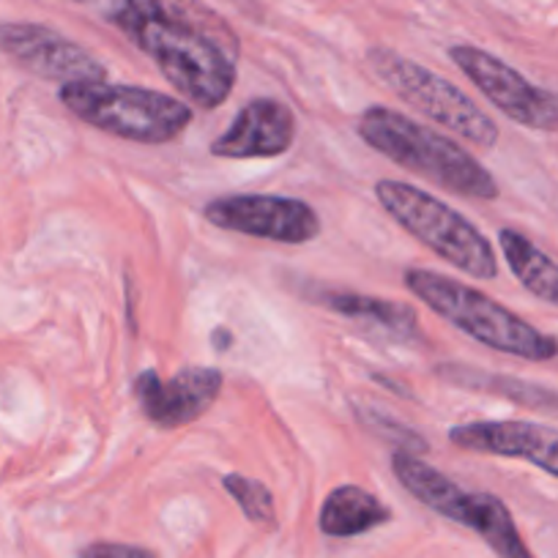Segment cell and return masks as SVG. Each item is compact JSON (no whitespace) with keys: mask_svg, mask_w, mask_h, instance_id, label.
Instances as JSON below:
<instances>
[{"mask_svg":"<svg viewBox=\"0 0 558 558\" xmlns=\"http://www.w3.org/2000/svg\"><path fill=\"white\" fill-rule=\"evenodd\" d=\"M107 20L192 105L214 110L233 94L239 36L197 0H112Z\"/></svg>","mask_w":558,"mask_h":558,"instance_id":"cell-1","label":"cell"},{"mask_svg":"<svg viewBox=\"0 0 558 558\" xmlns=\"http://www.w3.org/2000/svg\"><path fill=\"white\" fill-rule=\"evenodd\" d=\"M359 137L389 162L433 181L449 192L476 201H496L498 181L471 157L458 140L438 129L413 121L389 107H367L356 123Z\"/></svg>","mask_w":558,"mask_h":558,"instance_id":"cell-2","label":"cell"},{"mask_svg":"<svg viewBox=\"0 0 558 558\" xmlns=\"http://www.w3.org/2000/svg\"><path fill=\"white\" fill-rule=\"evenodd\" d=\"M402 279L418 302H425L433 313L493 351L509 353L525 362H550L558 356L556 337L539 331L512 310L493 302L487 293L465 282L427 271V268H408Z\"/></svg>","mask_w":558,"mask_h":558,"instance_id":"cell-3","label":"cell"},{"mask_svg":"<svg viewBox=\"0 0 558 558\" xmlns=\"http://www.w3.org/2000/svg\"><path fill=\"white\" fill-rule=\"evenodd\" d=\"M69 112L112 137L162 146L192 123V107L175 96L140 85L66 83L58 90Z\"/></svg>","mask_w":558,"mask_h":558,"instance_id":"cell-4","label":"cell"},{"mask_svg":"<svg viewBox=\"0 0 558 558\" xmlns=\"http://www.w3.org/2000/svg\"><path fill=\"white\" fill-rule=\"evenodd\" d=\"M375 197L400 228L430 246L441 260L452 263L474 279L498 277V257L490 241L474 222L430 192H422L405 181L384 179L375 184Z\"/></svg>","mask_w":558,"mask_h":558,"instance_id":"cell-5","label":"cell"},{"mask_svg":"<svg viewBox=\"0 0 558 558\" xmlns=\"http://www.w3.org/2000/svg\"><path fill=\"white\" fill-rule=\"evenodd\" d=\"M391 471L416 501L430 507L433 512L444 514L447 520L476 531L498 558H534V553L529 550L518 525H514L512 512L498 496L463 490L458 482L444 476L425 460H418L416 454L402 452V449H395V454H391Z\"/></svg>","mask_w":558,"mask_h":558,"instance_id":"cell-6","label":"cell"},{"mask_svg":"<svg viewBox=\"0 0 558 558\" xmlns=\"http://www.w3.org/2000/svg\"><path fill=\"white\" fill-rule=\"evenodd\" d=\"M367 61L373 72L384 80V85H389L405 105L430 118L433 123L449 129L480 148H493L498 143L496 121L447 77L418 66L416 61H408L400 52L386 50V47L369 50Z\"/></svg>","mask_w":558,"mask_h":558,"instance_id":"cell-7","label":"cell"},{"mask_svg":"<svg viewBox=\"0 0 558 558\" xmlns=\"http://www.w3.org/2000/svg\"><path fill=\"white\" fill-rule=\"evenodd\" d=\"M454 66L482 90L487 101L498 107L509 121L520 126L556 132L558 129V94L529 83L518 69L480 47L458 45L449 50Z\"/></svg>","mask_w":558,"mask_h":558,"instance_id":"cell-8","label":"cell"},{"mask_svg":"<svg viewBox=\"0 0 558 558\" xmlns=\"http://www.w3.org/2000/svg\"><path fill=\"white\" fill-rule=\"evenodd\" d=\"M203 217L222 230L277 241L307 244L320 235V217L310 203L279 195H228L206 203Z\"/></svg>","mask_w":558,"mask_h":558,"instance_id":"cell-9","label":"cell"},{"mask_svg":"<svg viewBox=\"0 0 558 558\" xmlns=\"http://www.w3.org/2000/svg\"><path fill=\"white\" fill-rule=\"evenodd\" d=\"M0 52L36 77L56 80L61 85L107 80V66L99 58L47 25L3 23L0 25Z\"/></svg>","mask_w":558,"mask_h":558,"instance_id":"cell-10","label":"cell"},{"mask_svg":"<svg viewBox=\"0 0 558 558\" xmlns=\"http://www.w3.org/2000/svg\"><path fill=\"white\" fill-rule=\"evenodd\" d=\"M222 384L217 367H184L168 380L146 369L134 378V397L151 425L159 430H179L197 422L217 402Z\"/></svg>","mask_w":558,"mask_h":558,"instance_id":"cell-11","label":"cell"},{"mask_svg":"<svg viewBox=\"0 0 558 558\" xmlns=\"http://www.w3.org/2000/svg\"><path fill=\"white\" fill-rule=\"evenodd\" d=\"M296 116L286 101L263 96L246 101L208 151L219 159H271L291 151L296 143Z\"/></svg>","mask_w":558,"mask_h":558,"instance_id":"cell-12","label":"cell"},{"mask_svg":"<svg viewBox=\"0 0 558 558\" xmlns=\"http://www.w3.org/2000/svg\"><path fill=\"white\" fill-rule=\"evenodd\" d=\"M449 441L460 449L493 458L525 460L558 480V430L523 418H490L449 430Z\"/></svg>","mask_w":558,"mask_h":558,"instance_id":"cell-13","label":"cell"},{"mask_svg":"<svg viewBox=\"0 0 558 558\" xmlns=\"http://www.w3.org/2000/svg\"><path fill=\"white\" fill-rule=\"evenodd\" d=\"M389 507L359 485H342L320 507V531L329 536H359L389 523Z\"/></svg>","mask_w":558,"mask_h":558,"instance_id":"cell-14","label":"cell"},{"mask_svg":"<svg viewBox=\"0 0 558 558\" xmlns=\"http://www.w3.org/2000/svg\"><path fill=\"white\" fill-rule=\"evenodd\" d=\"M498 246H501L504 257H507L520 286L531 296L558 307V263L550 255H545L534 241H529L512 228H504L498 233Z\"/></svg>","mask_w":558,"mask_h":558,"instance_id":"cell-15","label":"cell"},{"mask_svg":"<svg viewBox=\"0 0 558 558\" xmlns=\"http://www.w3.org/2000/svg\"><path fill=\"white\" fill-rule=\"evenodd\" d=\"M320 304L329 307L331 313L345 315V318L367 320V324L380 326V329L389 331L391 337H400V340L416 335V313L402 302L364 296V293L351 291H326L320 293Z\"/></svg>","mask_w":558,"mask_h":558,"instance_id":"cell-16","label":"cell"},{"mask_svg":"<svg viewBox=\"0 0 558 558\" xmlns=\"http://www.w3.org/2000/svg\"><path fill=\"white\" fill-rule=\"evenodd\" d=\"M222 485L252 523H274V496L263 482L250 480L244 474H228Z\"/></svg>","mask_w":558,"mask_h":558,"instance_id":"cell-17","label":"cell"},{"mask_svg":"<svg viewBox=\"0 0 558 558\" xmlns=\"http://www.w3.org/2000/svg\"><path fill=\"white\" fill-rule=\"evenodd\" d=\"M83 558H157L154 553L132 545H116V542H99L83 550Z\"/></svg>","mask_w":558,"mask_h":558,"instance_id":"cell-18","label":"cell"},{"mask_svg":"<svg viewBox=\"0 0 558 558\" xmlns=\"http://www.w3.org/2000/svg\"><path fill=\"white\" fill-rule=\"evenodd\" d=\"M74 3H83V0H74Z\"/></svg>","mask_w":558,"mask_h":558,"instance_id":"cell-19","label":"cell"}]
</instances>
